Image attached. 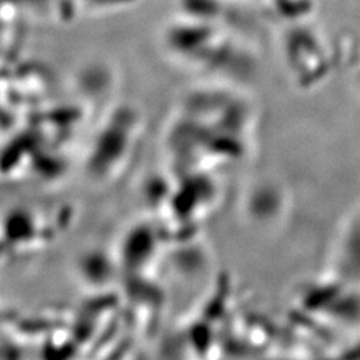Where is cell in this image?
I'll list each match as a JSON object with an SVG mask.
<instances>
[{
    "instance_id": "6da1fadb",
    "label": "cell",
    "mask_w": 360,
    "mask_h": 360,
    "mask_svg": "<svg viewBox=\"0 0 360 360\" xmlns=\"http://www.w3.org/2000/svg\"><path fill=\"white\" fill-rule=\"evenodd\" d=\"M245 104L214 94L191 96L169 124L167 148L179 172L217 175L243 159L248 117Z\"/></svg>"
},
{
    "instance_id": "7a4b0ae2",
    "label": "cell",
    "mask_w": 360,
    "mask_h": 360,
    "mask_svg": "<svg viewBox=\"0 0 360 360\" xmlns=\"http://www.w3.org/2000/svg\"><path fill=\"white\" fill-rule=\"evenodd\" d=\"M143 135L142 115L129 105H119L105 116L91 142L86 169L91 179L110 184L129 167Z\"/></svg>"
},
{
    "instance_id": "3957f363",
    "label": "cell",
    "mask_w": 360,
    "mask_h": 360,
    "mask_svg": "<svg viewBox=\"0 0 360 360\" xmlns=\"http://www.w3.org/2000/svg\"><path fill=\"white\" fill-rule=\"evenodd\" d=\"M50 207L18 206L3 219V251L10 257H22L51 245L65 230L68 211L60 208L50 212Z\"/></svg>"
},
{
    "instance_id": "277c9868",
    "label": "cell",
    "mask_w": 360,
    "mask_h": 360,
    "mask_svg": "<svg viewBox=\"0 0 360 360\" xmlns=\"http://www.w3.org/2000/svg\"><path fill=\"white\" fill-rule=\"evenodd\" d=\"M165 239L167 235L160 226L143 224L127 233L122 247L120 264L136 282L153 281L155 264L160 260L162 240Z\"/></svg>"
}]
</instances>
